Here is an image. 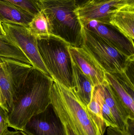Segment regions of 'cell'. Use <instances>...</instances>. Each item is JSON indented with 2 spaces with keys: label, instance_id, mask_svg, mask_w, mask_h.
I'll list each match as a JSON object with an SVG mask.
<instances>
[{
  "label": "cell",
  "instance_id": "6da1fadb",
  "mask_svg": "<svg viewBox=\"0 0 134 135\" xmlns=\"http://www.w3.org/2000/svg\"><path fill=\"white\" fill-rule=\"evenodd\" d=\"M53 79L33 68L13 105L8 113L9 127L23 131L34 116L45 111L51 104Z\"/></svg>",
  "mask_w": 134,
  "mask_h": 135
},
{
  "label": "cell",
  "instance_id": "7a4b0ae2",
  "mask_svg": "<svg viewBox=\"0 0 134 135\" xmlns=\"http://www.w3.org/2000/svg\"><path fill=\"white\" fill-rule=\"evenodd\" d=\"M51 104L62 123L76 135H105L85 105L71 89L53 80Z\"/></svg>",
  "mask_w": 134,
  "mask_h": 135
},
{
  "label": "cell",
  "instance_id": "3957f363",
  "mask_svg": "<svg viewBox=\"0 0 134 135\" xmlns=\"http://www.w3.org/2000/svg\"><path fill=\"white\" fill-rule=\"evenodd\" d=\"M48 20L51 34L75 47L82 44L83 26L75 0H38Z\"/></svg>",
  "mask_w": 134,
  "mask_h": 135
},
{
  "label": "cell",
  "instance_id": "277c9868",
  "mask_svg": "<svg viewBox=\"0 0 134 135\" xmlns=\"http://www.w3.org/2000/svg\"><path fill=\"white\" fill-rule=\"evenodd\" d=\"M41 57L51 78L68 89L72 88V63L67 42L52 35L38 38Z\"/></svg>",
  "mask_w": 134,
  "mask_h": 135
},
{
  "label": "cell",
  "instance_id": "5b68a950",
  "mask_svg": "<svg viewBox=\"0 0 134 135\" xmlns=\"http://www.w3.org/2000/svg\"><path fill=\"white\" fill-rule=\"evenodd\" d=\"M90 54L105 72L124 71L134 56L128 57L109 45L97 35L83 27L82 46Z\"/></svg>",
  "mask_w": 134,
  "mask_h": 135
},
{
  "label": "cell",
  "instance_id": "8992f818",
  "mask_svg": "<svg viewBox=\"0 0 134 135\" xmlns=\"http://www.w3.org/2000/svg\"><path fill=\"white\" fill-rule=\"evenodd\" d=\"M32 65L18 60L0 57V87L8 113L25 83Z\"/></svg>",
  "mask_w": 134,
  "mask_h": 135
},
{
  "label": "cell",
  "instance_id": "52a82bcc",
  "mask_svg": "<svg viewBox=\"0 0 134 135\" xmlns=\"http://www.w3.org/2000/svg\"><path fill=\"white\" fill-rule=\"evenodd\" d=\"M2 25L6 36L22 51L33 68L51 77L39 54L37 38L28 27L7 23Z\"/></svg>",
  "mask_w": 134,
  "mask_h": 135
},
{
  "label": "cell",
  "instance_id": "ba28073f",
  "mask_svg": "<svg viewBox=\"0 0 134 135\" xmlns=\"http://www.w3.org/2000/svg\"><path fill=\"white\" fill-rule=\"evenodd\" d=\"M81 21L84 27L100 36L123 54L128 57L134 56V43L111 25L94 20Z\"/></svg>",
  "mask_w": 134,
  "mask_h": 135
},
{
  "label": "cell",
  "instance_id": "9c48e42d",
  "mask_svg": "<svg viewBox=\"0 0 134 135\" xmlns=\"http://www.w3.org/2000/svg\"><path fill=\"white\" fill-rule=\"evenodd\" d=\"M23 131L31 135H66L63 125L51 104L45 111L33 117Z\"/></svg>",
  "mask_w": 134,
  "mask_h": 135
},
{
  "label": "cell",
  "instance_id": "30bf717a",
  "mask_svg": "<svg viewBox=\"0 0 134 135\" xmlns=\"http://www.w3.org/2000/svg\"><path fill=\"white\" fill-rule=\"evenodd\" d=\"M69 51L73 61L94 86L100 85L107 81L104 69L84 47L69 46Z\"/></svg>",
  "mask_w": 134,
  "mask_h": 135
},
{
  "label": "cell",
  "instance_id": "8fae6325",
  "mask_svg": "<svg viewBox=\"0 0 134 135\" xmlns=\"http://www.w3.org/2000/svg\"><path fill=\"white\" fill-rule=\"evenodd\" d=\"M134 3V0H112L105 2L89 3L78 8L81 20H94L104 23H109L112 15L121 7Z\"/></svg>",
  "mask_w": 134,
  "mask_h": 135
},
{
  "label": "cell",
  "instance_id": "7c38bea8",
  "mask_svg": "<svg viewBox=\"0 0 134 135\" xmlns=\"http://www.w3.org/2000/svg\"><path fill=\"white\" fill-rule=\"evenodd\" d=\"M101 86L105 103L112 113L117 127L122 131L131 132L130 121L134 120L131 119L107 81Z\"/></svg>",
  "mask_w": 134,
  "mask_h": 135
},
{
  "label": "cell",
  "instance_id": "4fadbf2b",
  "mask_svg": "<svg viewBox=\"0 0 134 135\" xmlns=\"http://www.w3.org/2000/svg\"><path fill=\"white\" fill-rule=\"evenodd\" d=\"M105 78L132 119L134 120L133 86L115 76L105 72Z\"/></svg>",
  "mask_w": 134,
  "mask_h": 135
},
{
  "label": "cell",
  "instance_id": "5bb4252c",
  "mask_svg": "<svg viewBox=\"0 0 134 135\" xmlns=\"http://www.w3.org/2000/svg\"><path fill=\"white\" fill-rule=\"evenodd\" d=\"M109 23L134 43V3L119 9L111 17Z\"/></svg>",
  "mask_w": 134,
  "mask_h": 135
},
{
  "label": "cell",
  "instance_id": "9a60e30c",
  "mask_svg": "<svg viewBox=\"0 0 134 135\" xmlns=\"http://www.w3.org/2000/svg\"><path fill=\"white\" fill-rule=\"evenodd\" d=\"M33 14L10 2L0 0V22L28 27L34 18Z\"/></svg>",
  "mask_w": 134,
  "mask_h": 135
},
{
  "label": "cell",
  "instance_id": "2e32d148",
  "mask_svg": "<svg viewBox=\"0 0 134 135\" xmlns=\"http://www.w3.org/2000/svg\"><path fill=\"white\" fill-rule=\"evenodd\" d=\"M72 59V58H71ZM72 88L75 95L87 106L91 99L94 85L72 59Z\"/></svg>",
  "mask_w": 134,
  "mask_h": 135
},
{
  "label": "cell",
  "instance_id": "e0dca14e",
  "mask_svg": "<svg viewBox=\"0 0 134 135\" xmlns=\"http://www.w3.org/2000/svg\"><path fill=\"white\" fill-rule=\"evenodd\" d=\"M0 57L13 59L31 65L22 51L5 35H0Z\"/></svg>",
  "mask_w": 134,
  "mask_h": 135
},
{
  "label": "cell",
  "instance_id": "ac0fdd59",
  "mask_svg": "<svg viewBox=\"0 0 134 135\" xmlns=\"http://www.w3.org/2000/svg\"><path fill=\"white\" fill-rule=\"evenodd\" d=\"M28 28L37 38L52 35L49 21L41 10L35 15Z\"/></svg>",
  "mask_w": 134,
  "mask_h": 135
},
{
  "label": "cell",
  "instance_id": "d6986e66",
  "mask_svg": "<svg viewBox=\"0 0 134 135\" xmlns=\"http://www.w3.org/2000/svg\"><path fill=\"white\" fill-rule=\"evenodd\" d=\"M97 93L98 99L100 104L101 112L104 122L106 127H117L115 119L111 111L105 103L103 97L102 89L100 85L95 86Z\"/></svg>",
  "mask_w": 134,
  "mask_h": 135
},
{
  "label": "cell",
  "instance_id": "ffe728a7",
  "mask_svg": "<svg viewBox=\"0 0 134 135\" xmlns=\"http://www.w3.org/2000/svg\"><path fill=\"white\" fill-rule=\"evenodd\" d=\"M20 7L34 16L41 11L38 0H2Z\"/></svg>",
  "mask_w": 134,
  "mask_h": 135
},
{
  "label": "cell",
  "instance_id": "44dd1931",
  "mask_svg": "<svg viewBox=\"0 0 134 135\" xmlns=\"http://www.w3.org/2000/svg\"><path fill=\"white\" fill-rule=\"evenodd\" d=\"M9 127L8 113L0 106V135H3Z\"/></svg>",
  "mask_w": 134,
  "mask_h": 135
},
{
  "label": "cell",
  "instance_id": "7402d4cb",
  "mask_svg": "<svg viewBox=\"0 0 134 135\" xmlns=\"http://www.w3.org/2000/svg\"><path fill=\"white\" fill-rule=\"evenodd\" d=\"M105 135H133L130 132L124 131L118 127H108L106 128Z\"/></svg>",
  "mask_w": 134,
  "mask_h": 135
},
{
  "label": "cell",
  "instance_id": "603a6c76",
  "mask_svg": "<svg viewBox=\"0 0 134 135\" xmlns=\"http://www.w3.org/2000/svg\"><path fill=\"white\" fill-rule=\"evenodd\" d=\"M66 135H76L72 129L65 123H63Z\"/></svg>",
  "mask_w": 134,
  "mask_h": 135
},
{
  "label": "cell",
  "instance_id": "cb8c5ba5",
  "mask_svg": "<svg viewBox=\"0 0 134 135\" xmlns=\"http://www.w3.org/2000/svg\"><path fill=\"white\" fill-rule=\"evenodd\" d=\"M3 135H24L21 131L14 130L10 131L8 129Z\"/></svg>",
  "mask_w": 134,
  "mask_h": 135
},
{
  "label": "cell",
  "instance_id": "d4e9b609",
  "mask_svg": "<svg viewBox=\"0 0 134 135\" xmlns=\"http://www.w3.org/2000/svg\"><path fill=\"white\" fill-rule=\"evenodd\" d=\"M90 1V0H75V1L78 7L79 8L88 4Z\"/></svg>",
  "mask_w": 134,
  "mask_h": 135
},
{
  "label": "cell",
  "instance_id": "484cf974",
  "mask_svg": "<svg viewBox=\"0 0 134 135\" xmlns=\"http://www.w3.org/2000/svg\"><path fill=\"white\" fill-rule=\"evenodd\" d=\"M0 106H1L2 108H3L6 112L5 104L4 101L3 96H2L1 87H0Z\"/></svg>",
  "mask_w": 134,
  "mask_h": 135
},
{
  "label": "cell",
  "instance_id": "4316f807",
  "mask_svg": "<svg viewBox=\"0 0 134 135\" xmlns=\"http://www.w3.org/2000/svg\"><path fill=\"white\" fill-rule=\"evenodd\" d=\"M112 0H90L89 3L92 4H96V3H101V2H105L109 1Z\"/></svg>",
  "mask_w": 134,
  "mask_h": 135
},
{
  "label": "cell",
  "instance_id": "83f0119b",
  "mask_svg": "<svg viewBox=\"0 0 134 135\" xmlns=\"http://www.w3.org/2000/svg\"><path fill=\"white\" fill-rule=\"evenodd\" d=\"M0 35H5L2 25V23L1 22H0Z\"/></svg>",
  "mask_w": 134,
  "mask_h": 135
},
{
  "label": "cell",
  "instance_id": "f1b7e54d",
  "mask_svg": "<svg viewBox=\"0 0 134 135\" xmlns=\"http://www.w3.org/2000/svg\"><path fill=\"white\" fill-rule=\"evenodd\" d=\"M22 132H23L24 134V135H31L30 134H29V133H28V132H26L24 131H21Z\"/></svg>",
  "mask_w": 134,
  "mask_h": 135
}]
</instances>
